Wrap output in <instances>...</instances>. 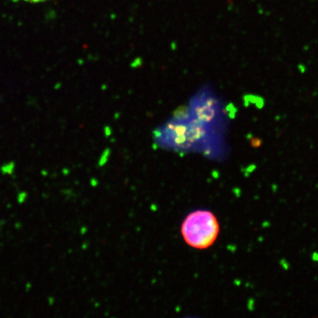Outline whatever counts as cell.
I'll return each mask as SVG.
<instances>
[{"label":"cell","mask_w":318,"mask_h":318,"mask_svg":"<svg viewBox=\"0 0 318 318\" xmlns=\"http://www.w3.org/2000/svg\"><path fill=\"white\" fill-rule=\"evenodd\" d=\"M182 235L186 243L191 247L203 249L214 243L219 232L216 217L207 211L192 212L182 225Z\"/></svg>","instance_id":"6da1fadb"},{"label":"cell","mask_w":318,"mask_h":318,"mask_svg":"<svg viewBox=\"0 0 318 318\" xmlns=\"http://www.w3.org/2000/svg\"><path fill=\"white\" fill-rule=\"evenodd\" d=\"M24 1H28V2H41V1H44V0H24Z\"/></svg>","instance_id":"7a4b0ae2"}]
</instances>
